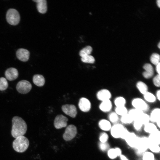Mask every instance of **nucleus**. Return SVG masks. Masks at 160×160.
Wrapping results in <instances>:
<instances>
[{
	"mask_svg": "<svg viewBox=\"0 0 160 160\" xmlns=\"http://www.w3.org/2000/svg\"><path fill=\"white\" fill-rule=\"evenodd\" d=\"M11 135L14 138L23 136L27 131V127L24 120L18 116H14L12 119Z\"/></svg>",
	"mask_w": 160,
	"mask_h": 160,
	"instance_id": "obj_1",
	"label": "nucleus"
},
{
	"mask_svg": "<svg viewBox=\"0 0 160 160\" xmlns=\"http://www.w3.org/2000/svg\"><path fill=\"white\" fill-rule=\"evenodd\" d=\"M110 132L111 136L113 138L124 140L129 131L123 125L117 123L112 126Z\"/></svg>",
	"mask_w": 160,
	"mask_h": 160,
	"instance_id": "obj_2",
	"label": "nucleus"
},
{
	"mask_svg": "<svg viewBox=\"0 0 160 160\" xmlns=\"http://www.w3.org/2000/svg\"><path fill=\"white\" fill-rule=\"evenodd\" d=\"M29 145V142L28 139L24 136L16 137L12 143L14 150L19 153H23L25 151Z\"/></svg>",
	"mask_w": 160,
	"mask_h": 160,
	"instance_id": "obj_3",
	"label": "nucleus"
},
{
	"mask_svg": "<svg viewBox=\"0 0 160 160\" xmlns=\"http://www.w3.org/2000/svg\"><path fill=\"white\" fill-rule=\"evenodd\" d=\"M6 18L9 24L12 25H15L19 23L20 16L17 10L14 9H10L7 12Z\"/></svg>",
	"mask_w": 160,
	"mask_h": 160,
	"instance_id": "obj_4",
	"label": "nucleus"
},
{
	"mask_svg": "<svg viewBox=\"0 0 160 160\" xmlns=\"http://www.w3.org/2000/svg\"><path fill=\"white\" fill-rule=\"evenodd\" d=\"M149 144L147 137L144 136L140 137L137 145L135 149L137 154L138 155H142L148 149Z\"/></svg>",
	"mask_w": 160,
	"mask_h": 160,
	"instance_id": "obj_5",
	"label": "nucleus"
},
{
	"mask_svg": "<svg viewBox=\"0 0 160 160\" xmlns=\"http://www.w3.org/2000/svg\"><path fill=\"white\" fill-rule=\"evenodd\" d=\"M131 105L134 108H135L145 113L150 109L149 105L143 99L140 97H136L133 99L131 101Z\"/></svg>",
	"mask_w": 160,
	"mask_h": 160,
	"instance_id": "obj_6",
	"label": "nucleus"
},
{
	"mask_svg": "<svg viewBox=\"0 0 160 160\" xmlns=\"http://www.w3.org/2000/svg\"><path fill=\"white\" fill-rule=\"evenodd\" d=\"M139 138L140 137L134 132H129L124 140L130 147L135 149L137 145Z\"/></svg>",
	"mask_w": 160,
	"mask_h": 160,
	"instance_id": "obj_7",
	"label": "nucleus"
},
{
	"mask_svg": "<svg viewBox=\"0 0 160 160\" xmlns=\"http://www.w3.org/2000/svg\"><path fill=\"white\" fill-rule=\"evenodd\" d=\"M32 85L28 81L22 80L19 81L16 85V89L20 93L26 94L29 92L32 88Z\"/></svg>",
	"mask_w": 160,
	"mask_h": 160,
	"instance_id": "obj_8",
	"label": "nucleus"
},
{
	"mask_svg": "<svg viewBox=\"0 0 160 160\" xmlns=\"http://www.w3.org/2000/svg\"><path fill=\"white\" fill-rule=\"evenodd\" d=\"M77 133L76 127L72 124L69 125L65 129L63 135V138L65 141H70L75 137Z\"/></svg>",
	"mask_w": 160,
	"mask_h": 160,
	"instance_id": "obj_9",
	"label": "nucleus"
},
{
	"mask_svg": "<svg viewBox=\"0 0 160 160\" xmlns=\"http://www.w3.org/2000/svg\"><path fill=\"white\" fill-rule=\"evenodd\" d=\"M68 118L62 115H57L55 118L54 121V125L57 129H60L65 127L67 125Z\"/></svg>",
	"mask_w": 160,
	"mask_h": 160,
	"instance_id": "obj_10",
	"label": "nucleus"
},
{
	"mask_svg": "<svg viewBox=\"0 0 160 160\" xmlns=\"http://www.w3.org/2000/svg\"><path fill=\"white\" fill-rule=\"evenodd\" d=\"M62 109L65 114L72 118H75L77 113L76 107L73 105H63L62 107Z\"/></svg>",
	"mask_w": 160,
	"mask_h": 160,
	"instance_id": "obj_11",
	"label": "nucleus"
},
{
	"mask_svg": "<svg viewBox=\"0 0 160 160\" xmlns=\"http://www.w3.org/2000/svg\"><path fill=\"white\" fill-rule=\"evenodd\" d=\"M96 97L98 100L102 101L110 100L112 97V94L108 89H103L97 92Z\"/></svg>",
	"mask_w": 160,
	"mask_h": 160,
	"instance_id": "obj_12",
	"label": "nucleus"
},
{
	"mask_svg": "<svg viewBox=\"0 0 160 160\" xmlns=\"http://www.w3.org/2000/svg\"><path fill=\"white\" fill-rule=\"evenodd\" d=\"M30 54V52L28 50L23 48L19 49L16 52L17 58L23 62H26L28 60Z\"/></svg>",
	"mask_w": 160,
	"mask_h": 160,
	"instance_id": "obj_13",
	"label": "nucleus"
},
{
	"mask_svg": "<svg viewBox=\"0 0 160 160\" xmlns=\"http://www.w3.org/2000/svg\"><path fill=\"white\" fill-rule=\"evenodd\" d=\"M144 71L142 73V75L145 79H149L152 77L154 74V70L152 65L148 63L144 64L143 67Z\"/></svg>",
	"mask_w": 160,
	"mask_h": 160,
	"instance_id": "obj_14",
	"label": "nucleus"
},
{
	"mask_svg": "<svg viewBox=\"0 0 160 160\" xmlns=\"http://www.w3.org/2000/svg\"><path fill=\"white\" fill-rule=\"evenodd\" d=\"M6 78L9 81H12L16 79L18 77V72L17 70L14 68H10L7 69L5 72Z\"/></svg>",
	"mask_w": 160,
	"mask_h": 160,
	"instance_id": "obj_15",
	"label": "nucleus"
},
{
	"mask_svg": "<svg viewBox=\"0 0 160 160\" xmlns=\"http://www.w3.org/2000/svg\"><path fill=\"white\" fill-rule=\"evenodd\" d=\"M148 137L150 143L159 145L160 144V132L157 129L153 133L149 134Z\"/></svg>",
	"mask_w": 160,
	"mask_h": 160,
	"instance_id": "obj_16",
	"label": "nucleus"
},
{
	"mask_svg": "<svg viewBox=\"0 0 160 160\" xmlns=\"http://www.w3.org/2000/svg\"><path fill=\"white\" fill-rule=\"evenodd\" d=\"M78 105L81 110L84 112H88L91 108V104L90 101L85 97H82L80 99Z\"/></svg>",
	"mask_w": 160,
	"mask_h": 160,
	"instance_id": "obj_17",
	"label": "nucleus"
},
{
	"mask_svg": "<svg viewBox=\"0 0 160 160\" xmlns=\"http://www.w3.org/2000/svg\"><path fill=\"white\" fill-rule=\"evenodd\" d=\"M112 103L110 100L101 101L99 105L100 109L104 113L110 112L112 108Z\"/></svg>",
	"mask_w": 160,
	"mask_h": 160,
	"instance_id": "obj_18",
	"label": "nucleus"
},
{
	"mask_svg": "<svg viewBox=\"0 0 160 160\" xmlns=\"http://www.w3.org/2000/svg\"><path fill=\"white\" fill-rule=\"evenodd\" d=\"M37 3L36 8L38 12L42 14H44L47 11V4L46 0H33Z\"/></svg>",
	"mask_w": 160,
	"mask_h": 160,
	"instance_id": "obj_19",
	"label": "nucleus"
},
{
	"mask_svg": "<svg viewBox=\"0 0 160 160\" xmlns=\"http://www.w3.org/2000/svg\"><path fill=\"white\" fill-rule=\"evenodd\" d=\"M98 124L100 129L105 132L110 131L112 126L111 123L106 119H101L99 121Z\"/></svg>",
	"mask_w": 160,
	"mask_h": 160,
	"instance_id": "obj_20",
	"label": "nucleus"
},
{
	"mask_svg": "<svg viewBox=\"0 0 160 160\" xmlns=\"http://www.w3.org/2000/svg\"><path fill=\"white\" fill-rule=\"evenodd\" d=\"M149 115L150 121L153 123H156L160 120V109L156 108L151 111Z\"/></svg>",
	"mask_w": 160,
	"mask_h": 160,
	"instance_id": "obj_21",
	"label": "nucleus"
},
{
	"mask_svg": "<svg viewBox=\"0 0 160 160\" xmlns=\"http://www.w3.org/2000/svg\"><path fill=\"white\" fill-rule=\"evenodd\" d=\"M33 83L39 87L43 86L45 82V80L43 76L40 74H36L33 78Z\"/></svg>",
	"mask_w": 160,
	"mask_h": 160,
	"instance_id": "obj_22",
	"label": "nucleus"
},
{
	"mask_svg": "<svg viewBox=\"0 0 160 160\" xmlns=\"http://www.w3.org/2000/svg\"><path fill=\"white\" fill-rule=\"evenodd\" d=\"M136 86L139 92L143 95L148 91V87L147 85L141 81L137 82Z\"/></svg>",
	"mask_w": 160,
	"mask_h": 160,
	"instance_id": "obj_23",
	"label": "nucleus"
},
{
	"mask_svg": "<svg viewBox=\"0 0 160 160\" xmlns=\"http://www.w3.org/2000/svg\"><path fill=\"white\" fill-rule=\"evenodd\" d=\"M157 129L156 125L154 123L151 122H149L144 125V131L149 134L153 133Z\"/></svg>",
	"mask_w": 160,
	"mask_h": 160,
	"instance_id": "obj_24",
	"label": "nucleus"
},
{
	"mask_svg": "<svg viewBox=\"0 0 160 160\" xmlns=\"http://www.w3.org/2000/svg\"><path fill=\"white\" fill-rule=\"evenodd\" d=\"M143 113L141 110L134 108L128 111V113L132 118L134 120L138 119Z\"/></svg>",
	"mask_w": 160,
	"mask_h": 160,
	"instance_id": "obj_25",
	"label": "nucleus"
},
{
	"mask_svg": "<svg viewBox=\"0 0 160 160\" xmlns=\"http://www.w3.org/2000/svg\"><path fill=\"white\" fill-rule=\"evenodd\" d=\"M143 95L144 100L147 103H153L156 102L157 100L155 95L148 91Z\"/></svg>",
	"mask_w": 160,
	"mask_h": 160,
	"instance_id": "obj_26",
	"label": "nucleus"
},
{
	"mask_svg": "<svg viewBox=\"0 0 160 160\" xmlns=\"http://www.w3.org/2000/svg\"><path fill=\"white\" fill-rule=\"evenodd\" d=\"M121 123L125 124H129L133 123L134 119L128 113L121 117L120 119Z\"/></svg>",
	"mask_w": 160,
	"mask_h": 160,
	"instance_id": "obj_27",
	"label": "nucleus"
},
{
	"mask_svg": "<svg viewBox=\"0 0 160 160\" xmlns=\"http://www.w3.org/2000/svg\"><path fill=\"white\" fill-rule=\"evenodd\" d=\"M126 103L125 98L121 96L116 97L114 100V103L116 107L124 106Z\"/></svg>",
	"mask_w": 160,
	"mask_h": 160,
	"instance_id": "obj_28",
	"label": "nucleus"
},
{
	"mask_svg": "<svg viewBox=\"0 0 160 160\" xmlns=\"http://www.w3.org/2000/svg\"><path fill=\"white\" fill-rule=\"evenodd\" d=\"M108 118L109 121L113 124L117 123L119 119V116L114 111L109 113Z\"/></svg>",
	"mask_w": 160,
	"mask_h": 160,
	"instance_id": "obj_29",
	"label": "nucleus"
},
{
	"mask_svg": "<svg viewBox=\"0 0 160 160\" xmlns=\"http://www.w3.org/2000/svg\"><path fill=\"white\" fill-rule=\"evenodd\" d=\"M128 110L125 106L116 107L114 112L119 116H122L128 113Z\"/></svg>",
	"mask_w": 160,
	"mask_h": 160,
	"instance_id": "obj_30",
	"label": "nucleus"
},
{
	"mask_svg": "<svg viewBox=\"0 0 160 160\" xmlns=\"http://www.w3.org/2000/svg\"><path fill=\"white\" fill-rule=\"evenodd\" d=\"M92 50V47L89 46H88L82 49L79 52V55L81 57H84L90 55Z\"/></svg>",
	"mask_w": 160,
	"mask_h": 160,
	"instance_id": "obj_31",
	"label": "nucleus"
},
{
	"mask_svg": "<svg viewBox=\"0 0 160 160\" xmlns=\"http://www.w3.org/2000/svg\"><path fill=\"white\" fill-rule=\"evenodd\" d=\"M138 119L141 121L143 126L150 122L149 115L145 112Z\"/></svg>",
	"mask_w": 160,
	"mask_h": 160,
	"instance_id": "obj_32",
	"label": "nucleus"
},
{
	"mask_svg": "<svg viewBox=\"0 0 160 160\" xmlns=\"http://www.w3.org/2000/svg\"><path fill=\"white\" fill-rule=\"evenodd\" d=\"M154 153L150 151H146L142 155V160H155Z\"/></svg>",
	"mask_w": 160,
	"mask_h": 160,
	"instance_id": "obj_33",
	"label": "nucleus"
},
{
	"mask_svg": "<svg viewBox=\"0 0 160 160\" xmlns=\"http://www.w3.org/2000/svg\"><path fill=\"white\" fill-rule=\"evenodd\" d=\"M107 155L108 157L112 160L115 159L118 157L114 148H109L107 151Z\"/></svg>",
	"mask_w": 160,
	"mask_h": 160,
	"instance_id": "obj_34",
	"label": "nucleus"
},
{
	"mask_svg": "<svg viewBox=\"0 0 160 160\" xmlns=\"http://www.w3.org/2000/svg\"><path fill=\"white\" fill-rule=\"evenodd\" d=\"M148 149L153 153H158L160 152L159 145L149 143Z\"/></svg>",
	"mask_w": 160,
	"mask_h": 160,
	"instance_id": "obj_35",
	"label": "nucleus"
},
{
	"mask_svg": "<svg viewBox=\"0 0 160 160\" xmlns=\"http://www.w3.org/2000/svg\"><path fill=\"white\" fill-rule=\"evenodd\" d=\"M150 60L153 64L156 65L160 63V55L157 53H153L151 55Z\"/></svg>",
	"mask_w": 160,
	"mask_h": 160,
	"instance_id": "obj_36",
	"label": "nucleus"
},
{
	"mask_svg": "<svg viewBox=\"0 0 160 160\" xmlns=\"http://www.w3.org/2000/svg\"><path fill=\"white\" fill-rule=\"evenodd\" d=\"M8 84L6 78L1 77L0 78V90L4 91L8 88Z\"/></svg>",
	"mask_w": 160,
	"mask_h": 160,
	"instance_id": "obj_37",
	"label": "nucleus"
},
{
	"mask_svg": "<svg viewBox=\"0 0 160 160\" xmlns=\"http://www.w3.org/2000/svg\"><path fill=\"white\" fill-rule=\"evenodd\" d=\"M134 129L136 131H140L143 126V125L141 121L138 119L134 120L132 123Z\"/></svg>",
	"mask_w": 160,
	"mask_h": 160,
	"instance_id": "obj_38",
	"label": "nucleus"
},
{
	"mask_svg": "<svg viewBox=\"0 0 160 160\" xmlns=\"http://www.w3.org/2000/svg\"><path fill=\"white\" fill-rule=\"evenodd\" d=\"M109 135L105 132H103L101 133L99 137V140L100 143H107L109 139Z\"/></svg>",
	"mask_w": 160,
	"mask_h": 160,
	"instance_id": "obj_39",
	"label": "nucleus"
},
{
	"mask_svg": "<svg viewBox=\"0 0 160 160\" xmlns=\"http://www.w3.org/2000/svg\"><path fill=\"white\" fill-rule=\"evenodd\" d=\"M81 60L83 62L90 63H93L95 61L94 57L90 55L81 57Z\"/></svg>",
	"mask_w": 160,
	"mask_h": 160,
	"instance_id": "obj_40",
	"label": "nucleus"
},
{
	"mask_svg": "<svg viewBox=\"0 0 160 160\" xmlns=\"http://www.w3.org/2000/svg\"><path fill=\"white\" fill-rule=\"evenodd\" d=\"M153 83L156 87H159L160 86V75L157 74L153 77L152 80Z\"/></svg>",
	"mask_w": 160,
	"mask_h": 160,
	"instance_id": "obj_41",
	"label": "nucleus"
},
{
	"mask_svg": "<svg viewBox=\"0 0 160 160\" xmlns=\"http://www.w3.org/2000/svg\"><path fill=\"white\" fill-rule=\"evenodd\" d=\"M110 147L108 143H100L99 144V147L102 151L105 152L109 149Z\"/></svg>",
	"mask_w": 160,
	"mask_h": 160,
	"instance_id": "obj_42",
	"label": "nucleus"
},
{
	"mask_svg": "<svg viewBox=\"0 0 160 160\" xmlns=\"http://www.w3.org/2000/svg\"><path fill=\"white\" fill-rule=\"evenodd\" d=\"M118 156H120L122 154V151L120 148L116 147L114 148Z\"/></svg>",
	"mask_w": 160,
	"mask_h": 160,
	"instance_id": "obj_43",
	"label": "nucleus"
},
{
	"mask_svg": "<svg viewBox=\"0 0 160 160\" xmlns=\"http://www.w3.org/2000/svg\"><path fill=\"white\" fill-rule=\"evenodd\" d=\"M155 96L157 99L160 101V90L158 89L156 92Z\"/></svg>",
	"mask_w": 160,
	"mask_h": 160,
	"instance_id": "obj_44",
	"label": "nucleus"
},
{
	"mask_svg": "<svg viewBox=\"0 0 160 160\" xmlns=\"http://www.w3.org/2000/svg\"><path fill=\"white\" fill-rule=\"evenodd\" d=\"M160 63L156 65V70L158 74L160 75Z\"/></svg>",
	"mask_w": 160,
	"mask_h": 160,
	"instance_id": "obj_45",
	"label": "nucleus"
},
{
	"mask_svg": "<svg viewBox=\"0 0 160 160\" xmlns=\"http://www.w3.org/2000/svg\"><path fill=\"white\" fill-rule=\"evenodd\" d=\"M121 160H129L125 155L122 154L120 156Z\"/></svg>",
	"mask_w": 160,
	"mask_h": 160,
	"instance_id": "obj_46",
	"label": "nucleus"
},
{
	"mask_svg": "<svg viewBox=\"0 0 160 160\" xmlns=\"http://www.w3.org/2000/svg\"><path fill=\"white\" fill-rule=\"evenodd\" d=\"M156 3L159 7H160V0H157L156 1Z\"/></svg>",
	"mask_w": 160,
	"mask_h": 160,
	"instance_id": "obj_47",
	"label": "nucleus"
},
{
	"mask_svg": "<svg viewBox=\"0 0 160 160\" xmlns=\"http://www.w3.org/2000/svg\"><path fill=\"white\" fill-rule=\"evenodd\" d=\"M158 46L159 48H160V42L158 44Z\"/></svg>",
	"mask_w": 160,
	"mask_h": 160,
	"instance_id": "obj_48",
	"label": "nucleus"
}]
</instances>
